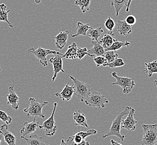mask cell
Segmentation results:
<instances>
[{
    "label": "cell",
    "instance_id": "8fae6325",
    "mask_svg": "<svg viewBox=\"0 0 157 145\" xmlns=\"http://www.w3.org/2000/svg\"><path fill=\"white\" fill-rule=\"evenodd\" d=\"M38 128L41 129L42 126L39 125V122L36 121L35 117H33V120L32 122H25L24 123V127L20 130V133L22 136L24 137L28 135L30 136L33 133L35 132Z\"/></svg>",
    "mask_w": 157,
    "mask_h": 145
},
{
    "label": "cell",
    "instance_id": "f1b7e54d",
    "mask_svg": "<svg viewBox=\"0 0 157 145\" xmlns=\"http://www.w3.org/2000/svg\"><path fill=\"white\" fill-rule=\"evenodd\" d=\"M104 57L107 60V63H110L118 58V53L117 51H106Z\"/></svg>",
    "mask_w": 157,
    "mask_h": 145
},
{
    "label": "cell",
    "instance_id": "bcb514c9",
    "mask_svg": "<svg viewBox=\"0 0 157 145\" xmlns=\"http://www.w3.org/2000/svg\"></svg>",
    "mask_w": 157,
    "mask_h": 145
},
{
    "label": "cell",
    "instance_id": "e0dca14e",
    "mask_svg": "<svg viewBox=\"0 0 157 145\" xmlns=\"http://www.w3.org/2000/svg\"><path fill=\"white\" fill-rule=\"evenodd\" d=\"M73 120L75 121V125L88 128L87 119L85 114L81 113L80 110H75L73 113Z\"/></svg>",
    "mask_w": 157,
    "mask_h": 145
},
{
    "label": "cell",
    "instance_id": "f6af8a7d",
    "mask_svg": "<svg viewBox=\"0 0 157 145\" xmlns=\"http://www.w3.org/2000/svg\"><path fill=\"white\" fill-rule=\"evenodd\" d=\"M1 68H0V71H1Z\"/></svg>",
    "mask_w": 157,
    "mask_h": 145
},
{
    "label": "cell",
    "instance_id": "d6a6232c",
    "mask_svg": "<svg viewBox=\"0 0 157 145\" xmlns=\"http://www.w3.org/2000/svg\"><path fill=\"white\" fill-rule=\"evenodd\" d=\"M94 61L96 64L97 67H100L101 65H104L107 63V60L104 56L94 57Z\"/></svg>",
    "mask_w": 157,
    "mask_h": 145
},
{
    "label": "cell",
    "instance_id": "277c9868",
    "mask_svg": "<svg viewBox=\"0 0 157 145\" xmlns=\"http://www.w3.org/2000/svg\"><path fill=\"white\" fill-rule=\"evenodd\" d=\"M69 78L73 80L74 95L77 97L80 101L83 102L88 97L91 91L90 85L81 82L78 79L73 77L72 76H69Z\"/></svg>",
    "mask_w": 157,
    "mask_h": 145
},
{
    "label": "cell",
    "instance_id": "d4e9b609",
    "mask_svg": "<svg viewBox=\"0 0 157 145\" xmlns=\"http://www.w3.org/2000/svg\"><path fill=\"white\" fill-rule=\"evenodd\" d=\"M103 32H104V30L102 28L101 26H100L98 28H95V29L91 27L87 32V35H88L89 37H90L92 39V40L98 41V38L100 37Z\"/></svg>",
    "mask_w": 157,
    "mask_h": 145
},
{
    "label": "cell",
    "instance_id": "e575fe53",
    "mask_svg": "<svg viewBox=\"0 0 157 145\" xmlns=\"http://www.w3.org/2000/svg\"><path fill=\"white\" fill-rule=\"evenodd\" d=\"M87 50L88 49L86 47H77V58L79 59V60L82 59V58H83V57H85L86 55H88V54L87 53Z\"/></svg>",
    "mask_w": 157,
    "mask_h": 145
},
{
    "label": "cell",
    "instance_id": "ee69618b",
    "mask_svg": "<svg viewBox=\"0 0 157 145\" xmlns=\"http://www.w3.org/2000/svg\"><path fill=\"white\" fill-rule=\"evenodd\" d=\"M2 139H3V137L0 135V143H1V141L2 140Z\"/></svg>",
    "mask_w": 157,
    "mask_h": 145
},
{
    "label": "cell",
    "instance_id": "8d00e7d4",
    "mask_svg": "<svg viewBox=\"0 0 157 145\" xmlns=\"http://www.w3.org/2000/svg\"><path fill=\"white\" fill-rule=\"evenodd\" d=\"M71 137L72 138L73 141L75 143V144H78L79 143L81 142L82 140H83L82 139V137L79 136L77 133H75V135L71 136Z\"/></svg>",
    "mask_w": 157,
    "mask_h": 145
},
{
    "label": "cell",
    "instance_id": "ac0fdd59",
    "mask_svg": "<svg viewBox=\"0 0 157 145\" xmlns=\"http://www.w3.org/2000/svg\"><path fill=\"white\" fill-rule=\"evenodd\" d=\"M116 26L117 31L121 35H129L132 32V26L126 24L125 20H119Z\"/></svg>",
    "mask_w": 157,
    "mask_h": 145
},
{
    "label": "cell",
    "instance_id": "7c38bea8",
    "mask_svg": "<svg viewBox=\"0 0 157 145\" xmlns=\"http://www.w3.org/2000/svg\"><path fill=\"white\" fill-rule=\"evenodd\" d=\"M7 104H10L14 110H17L19 109V103L20 98L17 95L14 90L13 85H11L9 87V94L7 95Z\"/></svg>",
    "mask_w": 157,
    "mask_h": 145
},
{
    "label": "cell",
    "instance_id": "603a6c76",
    "mask_svg": "<svg viewBox=\"0 0 157 145\" xmlns=\"http://www.w3.org/2000/svg\"><path fill=\"white\" fill-rule=\"evenodd\" d=\"M6 5L5 3L0 4V21H3L7 23L10 28L13 27L8 19V13L10 11V9L7 10Z\"/></svg>",
    "mask_w": 157,
    "mask_h": 145
},
{
    "label": "cell",
    "instance_id": "60d3db41",
    "mask_svg": "<svg viewBox=\"0 0 157 145\" xmlns=\"http://www.w3.org/2000/svg\"><path fill=\"white\" fill-rule=\"evenodd\" d=\"M132 0H129L128 4L127 6L126 7V12H129V9H130V4H131V2H132Z\"/></svg>",
    "mask_w": 157,
    "mask_h": 145
},
{
    "label": "cell",
    "instance_id": "8992f818",
    "mask_svg": "<svg viewBox=\"0 0 157 145\" xmlns=\"http://www.w3.org/2000/svg\"><path fill=\"white\" fill-rule=\"evenodd\" d=\"M113 78L116 79V82L113 83V85H119L123 88V93L129 94L130 93L135 83L134 78L128 77H122L117 75V72H113L111 74Z\"/></svg>",
    "mask_w": 157,
    "mask_h": 145
},
{
    "label": "cell",
    "instance_id": "6da1fadb",
    "mask_svg": "<svg viewBox=\"0 0 157 145\" xmlns=\"http://www.w3.org/2000/svg\"><path fill=\"white\" fill-rule=\"evenodd\" d=\"M131 107H126L124 110L122 112H120L118 115L116 116L115 120H113L111 126L109 131L105 133L102 135V138L105 139L107 137L110 136H115L119 139V141H123L126 137L125 135H121L120 129H121V124L122 122V120L124 116L128 114L129 111L130 110Z\"/></svg>",
    "mask_w": 157,
    "mask_h": 145
},
{
    "label": "cell",
    "instance_id": "4316f807",
    "mask_svg": "<svg viewBox=\"0 0 157 145\" xmlns=\"http://www.w3.org/2000/svg\"><path fill=\"white\" fill-rule=\"evenodd\" d=\"M130 45V43L128 41H120L118 40H116L110 47L107 48L106 49H105V51H117L124 46L128 47Z\"/></svg>",
    "mask_w": 157,
    "mask_h": 145
},
{
    "label": "cell",
    "instance_id": "5bb4252c",
    "mask_svg": "<svg viewBox=\"0 0 157 145\" xmlns=\"http://www.w3.org/2000/svg\"><path fill=\"white\" fill-rule=\"evenodd\" d=\"M69 82L67 83L66 85L64 87L61 92L57 93L54 95L56 97L62 99L63 101H68L71 99L73 95H74V89H73V84L70 85L69 84Z\"/></svg>",
    "mask_w": 157,
    "mask_h": 145
},
{
    "label": "cell",
    "instance_id": "44dd1931",
    "mask_svg": "<svg viewBox=\"0 0 157 145\" xmlns=\"http://www.w3.org/2000/svg\"><path fill=\"white\" fill-rule=\"evenodd\" d=\"M21 139H25L27 142L28 145H50L44 143L43 141V137L38 136L36 134L33 135L29 138L24 136H21Z\"/></svg>",
    "mask_w": 157,
    "mask_h": 145
},
{
    "label": "cell",
    "instance_id": "4fadbf2b",
    "mask_svg": "<svg viewBox=\"0 0 157 145\" xmlns=\"http://www.w3.org/2000/svg\"><path fill=\"white\" fill-rule=\"evenodd\" d=\"M0 134L2 135L7 145H16V137L8 130V125L4 124L1 126Z\"/></svg>",
    "mask_w": 157,
    "mask_h": 145
},
{
    "label": "cell",
    "instance_id": "ab89813d",
    "mask_svg": "<svg viewBox=\"0 0 157 145\" xmlns=\"http://www.w3.org/2000/svg\"><path fill=\"white\" fill-rule=\"evenodd\" d=\"M110 142L111 145H123L120 143L119 141H115L113 139H111Z\"/></svg>",
    "mask_w": 157,
    "mask_h": 145
},
{
    "label": "cell",
    "instance_id": "4dcf8cb0",
    "mask_svg": "<svg viewBox=\"0 0 157 145\" xmlns=\"http://www.w3.org/2000/svg\"><path fill=\"white\" fill-rule=\"evenodd\" d=\"M104 25H105V27L107 30L110 32H113V30L115 26V23L113 19L111 18L110 16H109L106 20Z\"/></svg>",
    "mask_w": 157,
    "mask_h": 145
},
{
    "label": "cell",
    "instance_id": "ffe728a7",
    "mask_svg": "<svg viewBox=\"0 0 157 145\" xmlns=\"http://www.w3.org/2000/svg\"><path fill=\"white\" fill-rule=\"evenodd\" d=\"M77 45L75 43H73L68 46L66 52L63 54V58L68 59H75L77 58Z\"/></svg>",
    "mask_w": 157,
    "mask_h": 145
},
{
    "label": "cell",
    "instance_id": "30bf717a",
    "mask_svg": "<svg viewBox=\"0 0 157 145\" xmlns=\"http://www.w3.org/2000/svg\"><path fill=\"white\" fill-rule=\"evenodd\" d=\"M135 111L133 108H130L128 116L125 120H122L121 128H125L128 131H134L136 129V124L138 123V121L134 118Z\"/></svg>",
    "mask_w": 157,
    "mask_h": 145
},
{
    "label": "cell",
    "instance_id": "f546056e",
    "mask_svg": "<svg viewBox=\"0 0 157 145\" xmlns=\"http://www.w3.org/2000/svg\"><path fill=\"white\" fill-rule=\"evenodd\" d=\"M124 65H125V62L124 61L123 59L117 58L113 62L110 63H106L103 66L104 67L109 66L110 68H117V67H119V66H124Z\"/></svg>",
    "mask_w": 157,
    "mask_h": 145
},
{
    "label": "cell",
    "instance_id": "3957f363",
    "mask_svg": "<svg viewBox=\"0 0 157 145\" xmlns=\"http://www.w3.org/2000/svg\"><path fill=\"white\" fill-rule=\"evenodd\" d=\"M29 101L30 102L29 107L24 110V112L26 113L27 117L32 116L33 117H41L43 118H45V116L42 110L45 106L48 104V102L45 101L40 103L38 100L33 97L29 98Z\"/></svg>",
    "mask_w": 157,
    "mask_h": 145
},
{
    "label": "cell",
    "instance_id": "52a82bcc",
    "mask_svg": "<svg viewBox=\"0 0 157 145\" xmlns=\"http://www.w3.org/2000/svg\"><path fill=\"white\" fill-rule=\"evenodd\" d=\"M28 53L33 54L34 56L36 57L38 60H39L40 63L43 66H47L48 65V61L47 60V56L49 54H55L58 51L55 50H51L49 49H43L39 46L37 49H35L34 47H31L28 49Z\"/></svg>",
    "mask_w": 157,
    "mask_h": 145
},
{
    "label": "cell",
    "instance_id": "cb8c5ba5",
    "mask_svg": "<svg viewBox=\"0 0 157 145\" xmlns=\"http://www.w3.org/2000/svg\"><path fill=\"white\" fill-rule=\"evenodd\" d=\"M129 0H111V5L115 9L116 16H119L120 11L123 9L124 7L127 6Z\"/></svg>",
    "mask_w": 157,
    "mask_h": 145
},
{
    "label": "cell",
    "instance_id": "ba28073f",
    "mask_svg": "<svg viewBox=\"0 0 157 145\" xmlns=\"http://www.w3.org/2000/svg\"><path fill=\"white\" fill-rule=\"evenodd\" d=\"M57 106V103H54L53 110L50 117L47 120H45L41 125L42 128H44L45 134L48 136H54L58 129V126L54 121V113Z\"/></svg>",
    "mask_w": 157,
    "mask_h": 145
},
{
    "label": "cell",
    "instance_id": "d6986e66",
    "mask_svg": "<svg viewBox=\"0 0 157 145\" xmlns=\"http://www.w3.org/2000/svg\"><path fill=\"white\" fill-rule=\"evenodd\" d=\"M115 34L113 32L106 34L104 35L103 38L99 40L101 44L105 49L110 47L116 40L115 39Z\"/></svg>",
    "mask_w": 157,
    "mask_h": 145
},
{
    "label": "cell",
    "instance_id": "83f0119b",
    "mask_svg": "<svg viewBox=\"0 0 157 145\" xmlns=\"http://www.w3.org/2000/svg\"><path fill=\"white\" fill-rule=\"evenodd\" d=\"M75 3L80 7L82 13H84L90 10L91 0H75Z\"/></svg>",
    "mask_w": 157,
    "mask_h": 145
},
{
    "label": "cell",
    "instance_id": "9c48e42d",
    "mask_svg": "<svg viewBox=\"0 0 157 145\" xmlns=\"http://www.w3.org/2000/svg\"><path fill=\"white\" fill-rule=\"evenodd\" d=\"M63 54L58 51L54 57L51 58L49 61L53 66V76H52V81L53 82L57 78V74L60 72H64L63 69Z\"/></svg>",
    "mask_w": 157,
    "mask_h": 145
},
{
    "label": "cell",
    "instance_id": "9a60e30c",
    "mask_svg": "<svg viewBox=\"0 0 157 145\" xmlns=\"http://www.w3.org/2000/svg\"><path fill=\"white\" fill-rule=\"evenodd\" d=\"M92 43L94 46L91 49L87 50L89 56L91 57H99V56H104L105 50L104 47L101 44L100 42L92 40Z\"/></svg>",
    "mask_w": 157,
    "mask_h": 145
},
{
    "label": "cell",
    "instance_id": "7402d4cb",
    "mask_svg": "<svg viewBox=\"0 0 157 145\" xmlns=\"http://www.w3.org/2000/svg\"><path fill=\"white\" fill-rule=\"evenodd\" d=\"M91 28L90 24H83L82 22H78L77 25V32L75 34L72 35V37L75 38L79 35L85 36L87 35V32Z\"/></svg>",
    "mask_w": 157,
    "mask_h": 145
},
{
    "label": "cell",
    "instance_id": "7a4b0ae2",
    "mask_svg": "<svg viewBox=\"0 0 157 145\" xmlns=\"http://www.w3.org/2000/svg\"><path fill=\"white\" fill-rule=\"evenodd\" d=\"M144 130L140 145H155L157 143V124L142 125Z\"/></svg>",
    "mask_w": 157,
    "mask_h": 145
},
{
    "label": "cell",
    "instance_id": "74e56055",
    "mask_svg": "<svg viewBox=\"0 0 157 145\" xmlns=\"http://www.w3.org/2000/svg\"><path fill=\"white\" fill-rule=\"evenodd\" d=\"M60 145H75V144L73 141L72 137H69L66 141H64V139H62L61 143H60Z\"/></svg>",
    "mask_w": 157,
    "mask_h": 145
},
{
    "label": "cell",
    "instance_id": "5b68a950",
    "mask_svg": "<svg viewBox=\"0 0 157 145\" xmlns=\"http://www.w3.org/2000/svg\"><path fill=\"white\" fill-rule=\"evenodd\" d=\"M84 102L92 107L105 108V104L108 103L109 101L104 95H102L100 92L91 91Z\"/></svg>",
    "mask_w": 157,
    "mask_h": 145
},
{
    "label": "cell",
    "instance_id": "d590c367",
    "mask_svg": "<svg viewBox=\"0 0 157 145\" xmlns=\"http://www.w3.org/2000/svg\"><path fill=\"white\" fill-rule=\"evenodd\" d=\"M129 25L132 26L134 25L136 22V17L132 15H129L128 16L126 17L125 19L124 20Z\"/></svg>",
    "mask_w": 157,
    "mask_h": 145
},
{
    "label": "cell",
    "instance_id": "b9f144b4",
    "mask_svg": "<svg viewBox=\"0 0 157 145\" xmlns=\"http://www.w3.org/2000/svg\"><path fill=\"white\" fill-rule=\"evenodd\" d=\"M41 2V0H35V2L36 4H39Z\"/></svg>",
    "mask_w": 157,
    "mask_h": 145
},
{
    "label": "cell",
    "instance_id": "2e32d148",
    "mask_svg": "<svg viewBox=\"0 0 157 145\" xmlns=\"http://www.w3.org/2000/svg\"><path fill=\"white\" fill-rule=\"evenodd\" d=\"M71 32L69 31L60 32L59 33L54 37L55 45L56 47L59 49H62L66 46L67 41L68 39V35Z\"/></svg>",
    "mask_w": 157,
    "mask_h": 145
},
{
    "label": "cell",
    "instance_id": "f35d334b",
    "mask_svg": "<svg viewBox=\"0 0 157 145\" xmlns=\"http://www.w3.org/2000/svg\"><path fill=\"white\" fill-rule=\"evenodd\" d=\"M75 145H90V143L88 141H86L85 139H83L80 143L78 144H75Z\"/></svg>",
    "mask_w": 157,
    "mask_h": 145
},
{
    "label": "cell",
    "instance_id": "484cf974",
    "mask_svg": "<svg viewBox=\"0 0 157 145\" xmlns=\"http://www.w3.org/2000/svg\"><path fill=\"white\" fill-rule=\"evenodd\" d=\"M145 72L148 74L149 77H151L154 73H157V60L149 63H145Z\"/></svg>",
    "mask_w": 157,
    "mask_h": 145
},
{
    "label": "cell",
    "instance_id": "1f68e13d",
    "mask_svg": "<svg viewBox=\"0 0 157 145\" xmlns=\"http://www.w3.org/2000/svg\"><path fill=\"white\" fill-rule=\"evenodd\" d=\"M0 120L9 125L12 121V118L9 116L5 111L0 110Z\"/></svg>",
    "mask_w": 157,
    "mask_h": 145
},
{
    "label": "cell",
    "instance_id": "7bdbcfd3",
    "mask_svg": "<svg viewBox=\"0 0 157 145\" xmlns=\"http://www.w3.org/2000/svg\"><path fill=\"white\" fill-rule=\"evenodd\" d=\"M154 84H155V85L157 87V80H155L154 81Z\"/></svg>",
    "mask_w": 157,
    "mask_h": 145
},
{
    "label": "cell",
    "instance_id": "836d02e7",
    "mask_svg": "<svg viewBox=\"0 0 157 145\" xmlns=\"http://www.w3.org/2000/svg\"><path fill=\"white\" fill-rule=\"evenodd\" d=\"M79 136L82 137L83 139H85L89 136L95 135L97 133V131L94 129H89L88 131H86V132H83V131H80L77 132Z\"/></svg>",
    "mask_w": 157,
    "mask_h": 145
}]
</instances>
